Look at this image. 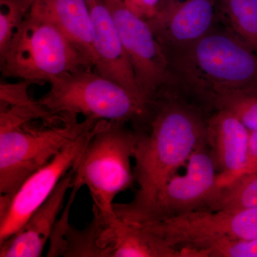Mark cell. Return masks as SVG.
Here are the masks:
<instances>
[{
	"mask_svg": "<svg viewBox=\"0 0 257 257\" xmlns=\"http://www.w3.org/2000/svg\"><path fill=\"white\" fill-rule=\"evenodd\" d=\"M147 128L137 130L133 173L138 190L131 202L114 204L116 216L132 224L152 207L161 189L193 152L207 144V121L200 113L170 98L157 99Z\"/></svg>",
	"mask_w": 257,
	"mask_h": 257,
	"instance_id": "1",
	"label": "cell"
},
{
	"mask_svg": "<svg viewBox=\"0 0 257 257\" xmlns=\"http://www.w3.org/2000/svg\"><path fill=\"white\" fill-rule=\"evenodd\" d=\"M169 60L204 99L221 92L257 96V55L232 31L211 30Z\"/></svg>",
	"mask_w": 257,
	"mask_h": 257,
	"instance_id": "2",
	"label": "cell"
},
{
	"mask_svg": "<svg viewBox=\"0 0 257 257\" xmlns=\"http://www.w3.org/2000/svg\"><path fill=\"white\" fill-rule=\"evenodd\" d=\"M0 67L4 78L39 84L94 69L92 62L55 24L31 10L0 55Z\"/></svg>",
	"mask_w": 257,
	"mask_h": 257,
	"instance_id": "3",
	"label": "cell"
},
{
	"mask_svg": "<svg viewBox=\"0 0 257 257\" xmlns=\"http://www.w3.org/2000/svg\"><path fill=\"white\" fill-rule=\"evenodd\" d=\"M137 140V130L125 123L100 120L72 168V186L87 187L93 206L101 211L114 214L115 197L135 181L131 159Z\"/></svg>",
	"mask_w": 257,
	"mask_h": 257,
	"instance_id": "4",
	"label": "cell"
},
{
	"mask_svg": "<svg viewBox=\"0 0 257 257\" xmlns=\"http://www.w3.org/2000/svg\"><path fill=\"white\" fill-rule=\"evenodd\" d=\"M94 69H84L50 84L39 99L51 114L98 120L150 124L152 108L143 104L117 83Z\"/></svg>",
	"mask_w": 257,
	"mask_h": 257,
	"instance_id": "5",
	"label": "cell"
},
{
	"mask_svg": "<svg viewBox=\"0 0 257 257\" xmlns=\"http://www.w3.org/2000/svg\"><path fill=\"white\" fill-rule=\"evenodd\" d=\"M55 124L32 121L0 130V194H13L32 174L47 165L62 150L100 120L63 116Z\"/></svg>",
	"mask_w": 257,
	"mask_h": 257,
	"instance_id": "6",
	"label": "cell"
},
{
	"mask_svg": "<svg viewBox=\"0 0 257 257\" xmlns=\"http://www.w3.org/2000/svg\"><path fill=\"white\" fill-rule=\"evenodd\" d=\"M109 8L142 92L152 104L170 81L171 66L165 49L148 22L126 8L123 0H103Z\"/></svg>",
	"mask_w": 257,
	"mask_h": 257,
	"instance_id": "7",
	"label": "cell"
},
{
	"mask_svg": "<svg viewBox=\"0 0 257 257\" xmlns=\"http://www.w3.org/2000/svg\"><path fill=\"white\" fill-rule=\"evenodd\" d=\"M94 126L64 147L47 165L30 176L14 193L0 196V243L18 231L48 199L62 177L73 168Z\"/></svg>",
	"mask_w": 257,
	"mask_h": 257,
	"instance_id": "8",
	"label": "cell"
},
{
	"mask_svg": "<svg viewBox=\"0 0 257 257\" xmlns=\"http://www.w3.org/2000/svg\"><path fill=\"white\" fill-rule=\"evenodd\" d=\"M207 145L204 144L193 152L186 173L173 176L161 189L152 207L134 224L158 222L202 207L216 188L218 176Z\"/></svg>",
	"mask_w": 257,
	"mask_h": 257,
	"instance_id": "9",
	"label": "cell"
},
{
	"mask_svg": "<svg viewBox=\"0 0 257 257\" xmlns=\"http://www.w3.org/2000/svg\"><path fill=\"white\" fill-rule=\"evenodd\" d=\"M94 257H184L158 236L92 206Z\"/></svg>",
	"mask_w": 257,
	"mask_h": 257,
	"instance_id": "10",
	"label": "cell"
},
{
	"mask_svg": "<svg viewBox=\"0 0 257 257\" xmlns=\"http://www.w3.org/2000/svg\"><path fill=\"white\" fill-rule=\"evenodd\" d=\"M219 0H162L147 20L167 56L187 48L211 31Z\"/></svg>",
	"mask_w": 257,
	"mask_h": 257,
	"instance_id": "11",
	"label": "cell"
},
{
	"mask_svg": "<svg viewBox=\"0 0 257 257\" xmlns=\"http://www.w3.org/2000/svg\"><path fill=\"white\" fill-rule=\"evenodd\" d=\"M93 27V45L96 55L94 70L117 83L139 101L152 108L142 92L126 51L121 44L112 15L103 0H86Z\"/></svg>",
	"mask_w": 257,
	"mask_h": 257,
	"instance_id": "12",
	"label": "cell"
},
{
	"mask_svg": "<svg viewBox=\"0 0 257 257\" xmlns=\"http://www.w3.org/2000/svg\"><path fill=\"white\" fill-rule=\"evenodd\" d=\"M73 177L72 169L62 177L48 199L32 213L18 231L0 243V257L42 256L63 207L66 194L72 188Z\"/></svg>",
	"mask_w": 257,
	"mask_h": 257,
	"instance_id": "13",
	"label": "cell"
},
{
	"mask_svg": "<svg viewBox=\"0 0 257 257\" xmlns=\"http://www.w3.org/2000/svg\"><path fill=\"white\" fill-rule=\"evenodd\" d=\"M249 130L231 113L216 110L207 121L208 146L217 170L216 187L232 182L244 167Z\"/></svg>",
	"mask_w": 257,
	"mask_h": 257,
	"instance_id": "14",
	"label": "cell"
},
{
	"mask_svg": "<svg viewBox=\"0 0 257 257\" xmlns=\"http://www.w3.org/2000/svg\"><path fill=\"white\" fill-rule=\"evenodd\" d=\"M31 11L55 24L94 69L92 22L86 0H34Z\"/></svg>",
	"mask_w": 257,
	"mask_h": 257,
	"instance_id": "15",
	"label": "cell"
},
{
	"mask_svg": "<svg viewBox=\"0 0 257 257\" xmlns=\"http://www.w3.org/2000/svg\"><path fill=\"white\" fill-rule=\"evenodd\" d=\"M257 208V172L241 176L216 187L198 211L237 210Z\"/></svg>",
	"mask_w": 257,
	"mask_h": 257,
	"instance_id": "16",
	"label": "cell"
},
{
	"mask_svg": "<svg viewBox=\"0 0 257 257\" xmlns=\"http://www.w3.org/2000/svg\"><path fill=\"white\" fill-rule=\"evenodd\" d=\"M231 30L257 55V0H219Z\"/></svg>",
	"mask_w": 257,
	"mask_h": 257,
	"instance_id": "17",
	"label": "cell"
},
{
	"mask_svg": "<svg viewBox=\"0 0 257 257\" xmlns=\"http://www.w3.org/2000/svg\"><path fill=\"white\" fill-rule=\"evenodd\" d=\"M205 100L216 110L231 113L246 128L257 131V96L239 92L214 93Z\"/></svg>",
	"mask_w": 257,
	"mask_h": 257,
	"instance_id": "18",
	"label": "cell"
},
{
	"mask_svg": "<svg viewBox=\"0 0 257 257\" xmlns=\"http://www.w3.org/2000/svg\"><path fill=\"white\" fill-rule=\"evenodd\" d=\"M34 0H0V55L30 13Z\"/></svg>",
	"mask_w": 257,
	"mask_h": 257,
	"instance_id": "19",
	"label": "cell"
},
{
	"mask_svg": "<svg viewBox=\"0 0 257 257\" xmlns=\"http://www.w3.org/2000/svg\"><path fill=\"white\" fill-rule=\"evenodd\" d=\"M190 257H257V239L216 241L193 251Z\"/></svg>",
	"mask_w": 257,
	"mask_h": 257,
	"instance_id": "20",
	"label": "cell"
},
{
	"mask_svg": "<svg viewBox=\"0 0 257 257\" xmlns=\"http://www.w3.org/2000/svg\"><path fill=\"white\" fill-rule=\"evenodd\" d=\"M126 8L134 14L149 20L156 14L162 0H123Z\"/></svg>",
	"mask_w": 257,
	"mask_h": 257,
	"instance_id": "21",
	"label": "cell"
},
{
	"mask_svg": "<svg viewBox=\"0 0 257 257\" xmlns=\"http://www.w3.org/2000/svg\"><path fill=\"white\" fill-rule=\"evenodd\" d=\"M255 172H257V131H251L249 133L247 155L244 167L233 181L241 176L249 175Z\"/></svg>",
	"mask_w": 257,
	"mask_h": 257,
	"instance_id": "22",
	"label": "cell"
}]
</instances>
